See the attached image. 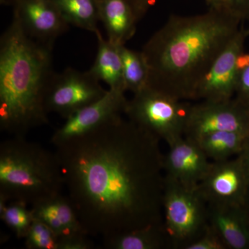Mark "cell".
I'll return each instance as SVG.
<instances>
[{
    "label": "cell",
    "mask_w": 249,
    "mask_h": 249,
    "mask_svg": "<svg viewBox=\"0 0 249 249\" xmlns=\"http://www.w3.org/2000/svg\"><path fill=\"white\" fill-rule=\"evenodd\" d=\"M160 140L123 116L55 145L85 233L106 239L163 224Z\"/></svg>",
    "instance_id": "cell-1"
},
{
    "label": "cell",
    "mask_w": 249,
    "mask_h": 249,
    "mask_svg": "<svg viewBox=\"0 0 249 249\" xmlns=\"http://www.w3.org/2000/svg\"><path fill=\"white\" fill-rule=\"evenodd\" d=\"M241 22L229 11L211 9L170 16L142 50L149 69L147 85L182 101L194 100L201 79Z\"/></svg>",
    "instance_id": "cell-2"
},
{
    "label": "cell",
    "mask_w": 249,
    "mask_h": 249,
    "mask_svg": "<svg viewBox=\"0 0 249 249\" xmlns=\"http://www.w3.org/2000/svg\"><path fill=\"white\" fill-rule=\"evenodd\" d=\"M53 46L31 38L13 18L0 39V129L26 136L48 124L45 100L55 72Z\"/></svg>",
    "instance_id": "cell-3"
},
{
    "label": "cell",
    "mask_w": 249,
    "mask_h": 249,
    "mask_svg": "<svg viewBox=\"0 0 249 249\" xmlns=\"http://www.w3.org/2000/svg\"><path fill=\"white\" fill-rule=\"evenodd\" d=\"M65 188L58 157L26 136L0 145V206L19 201L31 206L62 195Z\"/></svg>",
    "instance_id": "cell-4"
},
{
    "label": "cell",
    "mask_w": 249,
    "mask_h": 249,
    "mask_svg": "<svg viewBox=\"0 0 249 249\" xmlns=\"http://www.w3.org/2000/svg\"><path fill=\"white\" fill-rule=\"evenodd\" d=\"M191 103L147 85L128 100L124 114L168 145L184 137Z\"/></svg>",
    "instance_id": "cell-5"
},
{
    "label": "cell",
    "mask_w": 249,
    "mask_h": 249,
    "mask_svg": "<svg viewBox=\"0 0 249 249\" xmlns=\"http://www.w3.org/2000/svg\"><path fill=\"white\" fill-rule=\"evenodd\" d=\"M163 217L171 247L184 249L209 225L207 203L197 188H186L164 178Z\"/></svg>",
    "instance_id": "cell-6"
},
{
    "label": "cell",
    "mask_w": 249,
    "mask_h": 249,
    "mask_svg": "<svg viewBox=\"0 0 249 249\" xmlns=\"http://www.w3.org/2000/svg\"><path fill=\"white\" fill-rule=\"evenodd\" d=\"M107 91L89 71L81 72L68 67L52 77L45 95L46 110L67 119L97 101Z\"/></svg>",
    "instance_id": "cell-7"
},
{
    "label": "cell",
    "mask_w": 249,
    "mask_h": 249,
    "mask_svg": "<svg viewBox=\"0 0 249 249\" xmlns=\"http://www.w3.org/2000/svg\"><path fill=\"white\" fill-rule=\"evenodd\" d=\"M219 131L249 134V109L235 98L226 101H201L191 105L184 137L197 141Z\"/></svg>",
    "instance_id": "cell-8"
},
{
    "label": "cell",
    "mask_w": 249,
    "mask_h": 249,
    "mask_svg": "<svg viewBox=\"0 0 249 249\" xmlns=\"http://www.w3.org/2000/svg\"><path fill=\"white\" fill-rule=\"evenodd\" d=\"M249 36L248 28L241 25L201 79L195 93L194 100L226 101L234 98L239 78L237 57L243 52Z\"/></svg>",
    "instance_id": "cell-9"
},
{
    "label": "cell",
    "mask_w": 249,
    "mask_h": 249,
    "mask_svg": "<svg viewBox=\"0 0 249 249\" xmlns=\"http://www.w3.org/2000/svg\"><path fill=\"white\" fill-rule=\"evenodd\" d=\"M249 183L240 156L212 161L197 188L207 204L244 206Z\"/></svg>",
    "instance_id": "cell-10"
},
{
    "label": "cell",
    "mask_w": 249,
    "mask_h": 249,
    "mask_svg": "<svg viewBox=\"0 0 249 249\" xmlns=\"http://www.w3.org/2000/svg\"><path fill=\"white\" fill-rule=\"evenodd\" d=\"M124 93V91L109 89L97 101L65 119L64 124L52 135L51 142L55 146L94 130L122 116L128 102Z\"/></svg>",
    "instance_id": "cell-11"
},
{
    "label": "cell",
    "mask_w": 249,
    "mask_h": 249,
    "mask_svg": "<svg viewBox=\"0 0 249 249\" xmlns=\"http://www.w3.org/2000/svg\"><path fill=\"white\" fill-rule=\"evenodd\" d=\"M163 158L164 178L188 188H196L212 161L196 141L183 137L172 145Z\"/></svg>",
    "instance_id": "cell-12"
},
{
    "label": "cell",
    "mask_w": 249,
    "mask_h": 249,
    "mask_svg": "<svg viewBox=\"0 0 249 249\" xmlns=\"http://www.w3.org/2000/svg\"><path fill=\"white\" fill-rule=\"evenodd\" d=\"M12 6L14 18L34 40L53 45L68 30L70 24L52 0H18Z\"/></svg>",
    "instance_id": "cell-13"
},
{
    "label": "cell",
    "mask_w": 249,
    "mask_h": 249,
    "mask_svg": "<svg viewBox=\"0 0 249 249\" xmlns=\"http://www.w3.org/2000/svg\"><path fill=\"white\" fill-rule=\"evenodd\" d=\"M207 205L209 224L227 249H249V216L244 206Z\"/></svg>",
    "instance_id": "cell-14"
},
{
    "label": "cell",
    "mask_w": 249,
    "mask_h": 249,
    "mask_svg": "<svg viewBox=\"0 0 249 249\" xmlns=\"http://www.w3.org/2000/svg\"><path fill=\"white\" fill-rule=\"evenodd\" d=\"M100 21L107 31L108 40L118 46L135 34L137 20L127 0H97Z\"/></svg>",
    "instance_id": "cell-15"
},
{
    "label": "cell",
    "mask_w": 249,
    "mask_h": 249,
    "mask_svg": "<svg viewBox=\"0 0 249 249\" xmlns=\"http://www.w3.org/2000/svg\"><path fill=\"white\" fill-rule=\"evenodd\" d=\"M98 41L97 53L90 73L99 81L104 82L109 89L126 92L122 60L119 47L106 40L100 31L96 33Z\"/></svg>",
    "instance_id": "cell-16"
},
{
    "label": "cell",
    "mask_w": 249,
    "mask_h": 249,
    "mask_svg": "<svg viewBox=\"0 0 249 249\" xmlns=\"http://www.w3.org/2000/svg\"><path fill=\"white\" fill-rule=\"evenodd\" d=\"M106 249H160L171 247L163 224L124 232L103 239Z\"/></svg>",
    "instance_id": "cell-17"
},
{
    "label": "cell",
    "mask_w": 249,
    "mask_h": 249,
    "mask_svg": "<svg viewBox=\"0 0 249 249\" xmlns=\"http://www.w3.org/2000/svg\"><path fill=\"white\" fill-rule=\"evenodd\" d=\"M249 134L219 131L198 139L202 150L212 161L229 160L240 155L248 142Z\"/></svg>",
    "instance_id": "cell-18"
},
{
    "label": "cell",
    "mask_w": 249,
    "mask_h": 249,
    "mask_svg": "<svg viewBox=\"0 0 249 249\" xmlns=\"http://www.w3.org/2000/svg\"><path fill=\"white\" fill-rule=\"evenodd\" d=\"M69 24L96 34L100 21L97 0H52Z\"/></svg>",
    "instance_id": "cell-19"
},
{
    "label": "cell",
    "mask_w": 249,
    "mask_h": 249,
    "mask_svg": "<svg viewBox=\"0 0 249 249\" xmlns=\"http://www.w3.org/2000/svg\"><path fill=\"white\" fill-rule=\"evenodd\" d=\"M124 86L127 91L134 93L145 88L148 83L149 69L142 52L127 48L125 45L119 47Z\"/></svg>",
    "instance_id": "cell-20"
},
{
    "label": "cell",
    "mask_w": 249,
    "mask_h": 249,
    "mask_svg": "<svg viewBox=\"0 0 249 249\" xmlns=\"http://www.w3.org/2000/svg\"><path fill=\"white\" fill-rule=\"evenodd\" d=\"M27 206L19 201H11L0 209L1 219L19 238H24L34 218Z\"/></svg>",
    "instance_id": "cell-21"
},
{
    "label": "cell",
    "mask_w": 249,
    "mask_h": 249,
    "mask_svg": "<svg viewBox=\"0 0 249 249\" xmlns=\"http://www.w3.org/2000/svg\"><path fill=\"white\" fill-rule=\"evenodd\" d=\"M24 239L27 249H58V236L45 222L37 217L33 218Z\"/></svg>",
    "instance_id": "cell-22"
},
{
    "label": "cell",
    "mask_w": 249,
    "mask_h": 249,
    "mask_svg": "<svg viewBox=\"0 0 249 249\" xmlns=\"http://www.w3.org/2000/svg\"><path fill=\"white\" fill-rule=\"evenodd\" d=\"M184 249H227V247L209 224L202 235Z\"/></svg>",
    "instance_id": "cell-23"
},
{
    "label": "cell",
    "mask_w": 249,
    "mask_h": 249,
    "mask_svg": "<svg viewBox=\"0 0 249 249\" xmlns=\"http://www.w3.org/2000/svg\"><path fill=\"white\" fill-rule=\"evenodd\" d=\"M85 233H77L59 238L58 249H92L93 244Z\"/></svg>",
    "instance_id": "cell-24"
},
{
    "label": "cell",
    "mask_w": 249,
    "mask_h": 249,
    "mask_svg": "<svg viewBox=\"0 0 249 249\" xmlns=\"http://www.w3.org/2000/svg\"><path fill=\"white\" fill-rule=\"evenodd\" d=\"M234 98L249 109V66L239 75Z\"/></svg>",
    "instance_id": "cell-25"
},
{
    "label": "cell",
    "mask_w": 249,
    "mask_h": 249,
    "mask_svg": "<svg viewBox=\"0 0 249 249\" xmlns=\"http://www.w3.org/2000/svg\"><path fill=\"white\" fill-rule=\"evenodd\" d=\"M228 11L242 22L247 20L249 16V0H229Z\"/></svg>",
    "instance_id": "cell-26"
},
{
    "label": "cell",
    "mask_w": 249,
    "mask_h": 249,
    "mask_svg": "<svg viewBox=\"0 0 249 249\" xmlns=\"http://www.w3.org/2000/svg\"><path fill=\"white\" fill-rule=\"evenodd\" d=\"M158 0H127L137 22L144 18Z\"/></svg>",
    "instance_id": "cell-27"
},
{
    "label": "cell",
    "mask_w": 249,
    "mask_h": 249,
    "mask_svg": "<svg viewBox=\"0 0 249 249\" xmlns=\"http://www.w3.org/2000/svg\"><path fill=\"white\" fill-rule=\"evenodd\" d=\"M249 66V53H246L245 51L240 53L237 57V69L239 75L241 72L243 71L245 69Z\"/></svg>",
    "instance_id": "cell-28"
},
{
    "label": "cell",
    "mask_w": 249,
    "mask_h": 249,
    "mask_svg": "<svg viewBox=\"0 0 249 249\" xmlns=\"http://www.w3.org/2000/svg\"><path fill=\"white\" fill-rule=\"evenodd\" d=\"M209 9L217 11H228L229 0H206Z\"/></svg>",
    "instance_id": "cell-29"
},
{
    "label": "cell",
    "mask_w": 249,
    "mask_h": 249,
    "mask_svg": "<svg viewBox=\"0 0 249 249\" xmlns=\"http://www.w3.org/2000/svg\"><path fill=\"white\" fill-rule=\"evenodd\" d=\"M249 139V138H248ZM240 157L241 161H242V166H243L244 170L247 179H248L249 183V143L247 142V147L243 152L240 154Z\"/></svg>",
    "instance_id": "cell-30"
},
{
    "label": "cell",
    "mask_w": 249,
    "mask_h": 249,
    "mask_svg": "<svg viewBox=\"0 0 249 249\" xmlns=\"http://www.w3.org/2000/svg\"><path fill=\"white\" fill-rule=\"evenodd\" d=\"M244 207L247 211V213L249 216V186L248 188V191H247V196H246L245 204H244Z\"/></svg>",
    "instance_id": "cell-31"
},
{
    "label": "cell",
    "mask_w": 249,
    "mask_h": 249,
    "mask_svg": "<svg viewBox=\"0 0 249 249\" xmlns=\"http://www.w3.org/2000/svg\"><path fill=\"white\" fill-rule=\"evenodd\" d=\"M18 0H0L1 4L7 5V6H13Z\"/></svg>",
    "instance_id": "cell-32"
},
{
    "label": "cell",
    "mask_w": 249,
    "mask_h": 249,
    "mask_svg": "<svg viewBox=\"0 0 249 249\" xmlns=\"http://www.w3.org/2000/svg\"><path fill=\"white\" fill-rule=\"evenodd\" d=\"M247 20H248L249 21V17L247 18ZM248 29H249V27H248Z\"/></svg>",
    "instance_id": "cell-33"
},
{
    "label": "cell",
    "mask_w": 249,
    "mask_h": 249,
    "mask_svg": "<svg viewBox=\"0 0 249 249\" xmlns=\"http://www.w3.org/2000/svg\"><path fill=\"white\" fill-rule=\"evenodd\" d=\"M248 142L249 143V139H248Z\"/></svg>",
    "instance_id": "cell-34"
}]
</instances>
